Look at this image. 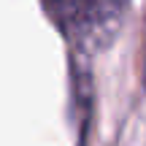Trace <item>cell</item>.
<instances>
[{"mask_svg": "<svg viewBox=\"0 0 146 146\" xmlns=\"http://www.w3.org/2000/svg\"><path fill=\"white\" fill-rule=\"evenodd\" d=\"M60 30L78 46H103L125 19L127 0H46Z\"/></svg>", "mask_w": 146, "mask_h": 146, "instance_id": "6da1fadb", "label": "cell"}]
</instances>
